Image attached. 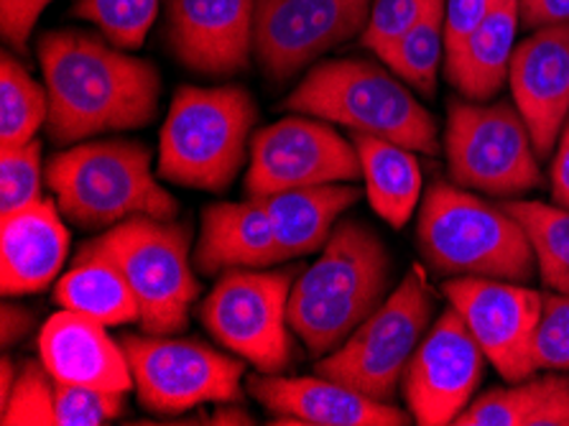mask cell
Wrapping results in <instances>:
<instances>
[{
  "mask_svg": "<svg viewBox=\"0 0 569 426\" xmlns=\"http://www.w3.org/2000/svg\"><path fill=\"white\" fill-rule=\"evenodd\" d=\"M54 408L57 426H100L126 412V394L54 380Z\"/></svg>",
  "mask_w": 569,
  "mask_h": 426,
  "instance_id": "obj_33",
  "label": "cell"
},
{
  "mask_svg": "<svg viewBox=\"0 0 569 426\" xmlns=\"http://www.w3.org/2000/svg\"><path fill=\"white\" fill-rule=\"evenodd\" d=\"M37 55L49 92L47 136L54 146L146 128L157 116L161 98L157 67L102 33L47 31L37 43Z\"/></svg>",
  "mask_w": 569,
  "mask_h": 426,
  "instance_id": "obj_1",
  "label": "cell"
},
{
  "mask_svg": "<svg viewBox=\"0 0 569 426\" xmlns=\"http://www.w3.org/2000/svg\"><path fill=\"white\" fill-rule=\"evenodd\" d=\"M356 143L368 202L391 228H403L421 199V167L417 151L386 138L350 133Z\"/></svg>",
  "mask_w": 569,
  "mask_h": 426,
  "instance_id": "obj_26",
  "label": "cell"
},
{
  "mask_svg": "<svg viewBox=\"0 0 569 426\" xmlns=\"http://www.w3.org/2000/svg\"><path fill=\"white\" fill-rule=\"evenodd\" d=\"M363 179L352 138L340 136L327 120L289 116L251 138V167L246 192L263 197L317 185H350Z\"/></svg>",
  "mask_w": 569,
  "mask_h": 426,
  "instance_id": "obj_12",
  "label": "cell"
},
{
  "mask_svg": "<svg viewBox=\"0 0 569 426\" xmlns=\"http://www.w3.org/2000/svg\"><path fill=\"white\" fill-rule=\"evenodd\" d=\"M271 217L283 260L305 258L330 238L340 215L360 199L358 187L317 185L258 197Z\"/></svg>",
  "mask_w": 569,
  "mask_h": 426,
  "instance_id": "obj_23",
  "label": "cell"
},
{
  "mask_svg": "<svg viewBox=\"0 0 569 426\" xmlns=\"http://www.w3.org/2000/svg\"><path fill=\"white\" fill-rule=\"evenodd\" d=\"M457 426H569V376L559 370L490 388L472 398Z\"/></svg>",
  "mask_w": 569,
  "mask_h": 426,
  "instance_id": "obj_25",
  "label": "cell"
},
{
  "mask_svg": "<svg viewBox=\"0 0 569 426\" xmlns=\"http://www.w3.org/2000/svg\"><path fill=\"white\" fill-rule=\"evenodd\" d=\"M295 268H232L200 304L207 333L258 373H281L291 358L289 297Z\"/></svg>",
  "mask_w": 569,
  "mask_h": 426,
  "instance_id": "obj_10",
  "label": "cell"
},
{
  "mask_svg": "<svg viewBox=\"0 0 569 426\" xmlns=\"http://www.w3.org/2000/svg\"><path fill=\"white\" fill-rule=\"evenodd\" d=\"M427 6L429 0H373L368 23L360 33V43L373 51L378 59H383L401 41L403 33L419 21Z\"/></svg>",
  "mask_w": 569,
  "mask_h": 426,
  "instance_id": "obj_34",
  "label": "cell"
},
{
  "mask_svg": "<svg viewBox=\"0 0 569 426\" xmlns=\"http://www.w3.org/2000/svg\"><path fill=\"white\" fill-rule=\"evenodd\" d=\"M123 350L138 402L153 414H184L202 404L243 402V358L169 335H126Z\"/></svg>",
  "mask_w": 569,
  "mask_h": 426,
  "instance_id": "obj_11",
  "label": "cell"
},
{
  "mask_svg": "<svg viewBox=\"0 0 569 426\" xmlns=\"http://www.w3.org/2000/svg\"><path fill=\"white\" fill-rule=\"evenodd\" d=\"M0 424H57L54 378L44 363L29 360L19 370L11 396L0 406Z\"/></svg>",
  "mask_w": 569,
  "mask_h": 426,
  "instance_id": "obj_32",
  "label": "cell"
},
{
  "mask_svg": "<svg viewBox=\"0 0 569 426\" xmlns=\"http://www.w3.org/2000/svg\"><path fill=\"white\" fill-rule=\"evenodd\" d=\"M283 110L386 138L407 149L437 156L439 130L411 87L391 69L368 59H327L309 69Z\"/></svg>",
  "mask_w": 569,
  "mask_h": 426,
  "instance_id": "obj_3",
  "label": "cell"
},
{
  "mask_svg": "<svg viewBox=\"0 0 569 426\" xmlns=\"http://www.w3.org/2000/svg\"><path fill=\"white\" fill-rule=\"evenodd\" d=\"M161 0H77L72 16L128 51L141 49L157 21Z\"/></svg>",
  "mask_w": 569,
  "mask_h": 426,
  "instance_id": "obj_30",
  "label": "cell"
},
{
  "mask_svg": "<svg viewBox=\"0 0 569 426\" xmlns=\"http://www.w3.org/2000/svg\"><path fill=\"white\" fill-rule=\"evenodd\" d=\"M248 390L273 416V424L309 426H407L409 412L378 402L360 390L325 376L283 378L276 373H258L248 380Z\"/></svg>",
  "mask_w": 569,
  "mask_h": 426,
  "instance_id": "obj_18",
  "label": "cell"
},
{
  "mask_svg": "<svg viewBox=\"0 0 569 426\" xmlns=\"http://www.w3.org/2000/svg\"><path fill=\"white\" fill-rule=\"evenodd\" d=\"M445 156L450 179L462 189L506 199L541 187L537 146L516 102L452 100Z\"/></svg>",
  "mask_w": 569,
  "mask_h": 426,
  "instance_id": "obj_8",
  "label": "cell"
},
{
  "mask_svg": "<svg viewBox=\"0 0 569 426\" xmlns=\"http://www.w3.org/2000/svg\"><path fill=\"white\" fill-rule=\"evenodd\" d=\"M432 311V294L419 268H411L338 350L317 360L315 370L378 402L393 404L411 355L427 335Z\"/></svg>",
  "mask_w": 569,
  "mask_h": 426,
  "instance_id": "obj_9",
  "label": "cell"
},
{
  "mask_svg": "<svg viewBox=\"0 0 569 426\" xmlns=\"http://www.w3.org/2000/svg\"><path fill=\"white\" fill-rule=\"evenodd\" d=\"M373 0H258L253 57L266 77L287 82L322 55L363 33Z\"/></svg>",
  "mask_w": 569,
  "mask_h": 426,
  "instance_id": "obj_13",
  "label": "cell"
},
{
  "mask_svg": "<svg viewBox=\"0 0 569 426\" xmlns=\"http://www.w3.org/2000/svg\"><path fill=\"white\" fill-rule=\"evenodd\" d=\"M523 225L537 266L551 291L569 294V207L506 197L498 202Z\"/></svg>",
  "mask_w": 569,
  "mask_h": 426,
  "instance_id": "obj_28",
  "label": "cell"
},
{
  "mask_svg": "<svg viewBox=\"0 0 569 426\" xmlns=\"http://www.w3.org/2000/svg\"><path fill=\"white\" fill-rule=\"evenodd\" d=\"M447 55L445 0H429L419 21L403 33L401 41L388 51L381 62L401 77L411 90L435 98L437 77Z\"/></svg>",
  "mask_w": 569,
  "mask_h": 426,
  "instance_id": "obj_27",
  "label": "cell"
},
{
  "mask_svg": "<svg viewBox=\"0 0 569 426\" xmlns=\"http://www.w3.org/2000/svg\"><path fill=\"white\" fill-rule=\"evenodd\" d=\"M442 294L450 307L460 311L501 378L516 384L537 373L533 337L545 294L529 289L526 284L480 276H455L442 284Z\"/></svg>",
  "mask_w": 569,
  "mask_h": 426,
  "instance_id": "obj_14",
  "label": "cell"
},
{
  "mask_svg": "<svg viewBox=\"0 0 569 426\" xmlns=\"http://www.w3.org/2000/svg\"><path fill=\"white\" fill-rule=\"evenodd\" d=\"M49 118V92L29 75L13 51L0 57V146H21L37 138Z\"/></svg>",
  "mask_w": 569,
  "mask_h": 426,
  "instance_id": "obj_29",
  "label": "cell"
},
{
  "mask_svg": "<svg viewBox=\"0 0 569 426\" xmlns=\"http://www.w3.org/2000/svg\"><path fill=\"white\" fill-rule=\"evenodd\" d=\"M51 3L54 0H0V31L16 55H26L33 26Z\"/></svg>",
  "mask_w": 569,
  "mask_h": 426,
  "instance_id": "obj_36",
  "label": "cell"
},
{
  "mask_svg": "<svg viewBox=\"0 0 569 426\" xmlns=\"http://www.w3.org/2000/svg\"><path fill=\"white\" fill-rule=\"evenodd\" d=\"M486 360L460 311H442L403 373L401 390L411 419L421 426L455 424L472 402Z\"/></svg>",
  "mask_w": 569,
  "mask_h": 426,
  "instance_id": "obj_15",
  "label": "cell"
},
{
  "mask_svg": "<svg viewBox=\"0 0 569 426\" xmlns=\"http://www.w3.org/2000/svg\"><path fill=\"white\" fill-rule=\"evenodd\" d=\"M271 217L261 199L214 202L202 212L194 264L204 276H220L232 268H269L281 264Z\"/></svg>",
  "mask_w": 569,
  "mask_h": 426,
  "instance_id": "obj_21",
  "label": "cell"
},
{
  "mask_svg": "<svg viewBox=\"0 0 569 426\" xmlns=\"http://www.w3.org/2000/svg\"><path fill=\"white\" fill-rule=\"evenodd\" d=\"M44 177L47 171H41L39 138L21 146H3L0 149V217L44 199L41 197Z\"/></svg>",
  "mask_w": 569,
  "mask_h": 426,
  "instance_id": "obj_31",
  "label": "cell"
},
{
  "mask_svg": "<svg viewBox=\"0 0 569 426\" xmlns=\"http://www.w3.org/2000/svg\"><path fill=\"white\" fill-rule=\"evenodd\" d=\"M496 3L498 0H445L447 55L460 47L486 21V16L493 11Z\"/></svg>",
  "mask_w": 569,
  "mask_h": 426,
  "instance_id": "obj_37",
  "label": "cell"
},
{
  "mask_svg": "<svg viewBox=\"0 0 569 426\" xmlns=\"http://www.w3.org/2000/svg\"><path fill=\"white\" fill-rule=\"evenodd\" d=\"M258 108L246 87H179L163 120L159 177L204 192H226L246 161Z\"/></svg>",
  "mask_w": 569,
  "mask_h": 426,
  "instance_id": "obj_6",
  "label": "cell"
},
{
  "mask_svg": "<svg viewBox=\"0 0 569 426\" xmlns=\"http://www.w3.org/2000/svg\"><path fill=\"white\" fill-rule=\"evenodd\" d=\"M238 402L222 404V408H218L212 416V424H253L251 414L243 412V408L236 406Z\"/></svg>",
  "mask_w": 569,
  "mask_h": 426,
  "instance_id": "obj_41",
  "label": "cell"
},
{
  "mask_svg": "<svg viewBox=\"0 0 569 426\" xmlns=\"http://www.w3.org/2000/svg\"><path fill=\"white\" fill-rule=\"evenodd\" d=\"M391 286V256L370 225L340 220L322 254L291 286L289 327L315 358L348 340L381 307Z\"/></svg>",
  "mask_w": 569,
  "mask_h": 426,
  "instance_id": "obj_2",
  "label": "cell"
},
{
  "mask_svg": "<svg viewBox=\"0 0 569 426\" xmlns=\"http://www.w3.org/2000/svg\"><path fill=\"white\" fill-rule=\"evenodd\" d=\"M126 274L141 309L143 333L174 335L187 327L200 284L189 266V228L174 220L131 217L90 240Z\"/></svg>",
  "mask_w": 569,
  "mask_h": 426,
  "instance_id": "obj_7",
  "label": "cell"
},
{
  "mask_svg": "<svg viewBox=\"0 0 569 426\" xmlns=\"http://www.w3.org/2000/svg\"><path fill=\"white\" fill-rule=\"evenodd\" d=\"M521 23V0H498L476 31L450 55H445V75L465 100H493L508 82Z\"/></svg>",
  "mask_w": 569,
  "mask_h": 426,
  "instance_id": "obj_22",
  "label": "cell"
},
{
  "mask_svg": "<svg viewBox=\"0 0 569 426\" xmlns=\"http://www.w3.org/2000/svg\"><path fill=\"white\" fill-rule=\"evenodd\" d=\"M41 363L59 384L102 390H131L133 373L123 345L110 340L106 325L62 309L47 319L39 335Z\"/></svg>",
  "mask_w": 569,
  "mask_h": 426,
  "instance_id": "obj_19",
  "label": "cell"
},
{
  "mask_svg": "<svg viewBox=\"0 0 569 426\" xmlns=\"http://www.w3.org/2000/svg\"><path fill=\"white\" fill-rule=\"evenodd\" d=\"M417 246L427 266L439 276L526 284L539 271L523 225L501 205H490L455 181H435L425 192Z\"/></svg>",
  "mask_w": 569,
  "mask_h": 426,
  "instance_id": "obj_4",
  "label": "cell"
},
{
  "mask_svg": "<svg viewBox=\"0 0 569 426\" xmlns=\"http://www.w3.org/2000/svg\"><path fill=\"white\" fill-rule=\"evenodd\" d=\"M54 301L62 309L77 311L106 327L131 325L141 319L138 299L126 274L92 242L82 246L72 268L57 281Z\"/></svg>",
  "mask_w": 569,
  "mask_h": 426,
  "instance_id": "obj_24",
  "label": "cell"
},
{
  "mask_svg": "<svg viewBox=\"0 0 569 426\" xmlns=\"http://www.w3.org/2000/svg\"><path fill=\"white\" fill-rule=\"evenodd\" d=\"M57 199H39L0 217V289L3 297L44 291L62 271L69 232Z\"/></svg>",
  "mask_w": 569,
  "mask_h": 426,
  "instance_id": "obj_20",
  "label": "cell"
},
{
  "mask_svg": "<svg viewBox=\"0 0 569 426\" xmlns=\"http://www.w3.org/2000/svg\"><path fill=\"white\" fill-rule=\"evenodd\" d=\"M508 85L539 159H547L569 116V23L541 26L516 43Z\"/></svg>",
  "mask_w": 569,
  "mask_h": 426,
  "instance_id": "obj_17",
  "label": "cell"
},
{
  "mask_svg": "<svg viewBox=\"0 0 569 426\" xmlns=\"http://www.w3.org/2000/svg\"><path fill=\"white\" fill-rule=\"evenodd\" d=\"M521 23L526 29L569 23V0H521Z\"/></svg>",
  "mask_w": 569,
  "mask_h": 426,
  "instance_id": "obj_40",
  "label": "cell"
},
{
  "mask_svg": "<svg viewBox=\"0 0 569 426\" xmlns=\"http://www.w3.org/2000/svg\"><path fill=\"white\" fill-rule=\"evenodd\" d=\"M47 185L69 222L108 230L131 217L174 220L179 202L151 171V153L136 141H90L47 164Z\"/></svg>",
  "mask_w": 569,
  "mask_h": 426,
  "instance_id": "obj_5",
  "label": "cell"
},
{
  "mask_svg": "<svg viewBox=\"0 0 569 426\" xmlns=\"http://www.w3.org/2000/svg\"><path fill=\"white\" fill-rule=\"evenodd\" d=\"M537 370H569V294H545V307L533 337Z\"/></svg>",
  "mask_w": 569,
  "mask_h": 426,
  "instance_id": "obj_35",
  "label": "cell"
},
{
  "mask_svg": "<svg viewBox=\"0 0 569 426\" xmlns=\"http://www.w3.org/2000/svg\"><path fill=\"white\" fill-rule=\"evenodd\" d=\"M549 185H551V199L559 207H569V116L565 120L562 130H559L555 159H551L549 169Z\"/></svg>",
  "mask_w": 569,
  "mask_h": 426,
  "instance_id": "obj_38",
  "label": "cell"
},
{
  "mask_svg": "<svg viewBox=\"0 0 569 426\" xmlns=\"http://www.w3.org/2000/svg\"><path fill=\"white\" fill-rule=\"evenodd\" d=\"M177 62L202 77L246 72L253 57L258 0H161Z\"/></svg>",
  "mask_w": 569,
  "mask_h": 426,
  "instance_id": "obj_16",
  "label": "cell"
},
{
  "mask_svg": "<svg viewBox=\"0 0 569 426\" xmlns=\"http://www.w3.org/2000/svg\"><path fill=\"white\" fill-rule=\"evenodd\" d=\"M16 378H19L16 363L8 358V355H3V360H0V406H3L8 402V396H11Z\"/></svg>",
  "mask_w": 569,
  "mask_h": 426,
  "instance_id": "obj_42",
  "label": "cell"
},
{
  "mask_svg": "<svg viewBox=\"0 0 569 426\" xmlns=\"http://www.w3.org/2000/svg\"><path fill=\"white\" fill-rule=\"evenodd\" d=\"M33 329V311L23 304L11 301L6 297L3 309H0V345L8 350L11 345H19L26 335Z\"/></svg>",
  "mask_w": 569,
  "mask_h": 426,
  "instance_id": "obj_39",
  "label": "cell"
}]
</instances>
